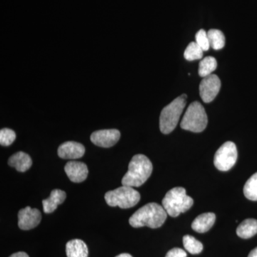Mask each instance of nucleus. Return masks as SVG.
Returning a JSON list of instances; mask_svg holds the SVG:
<instances>
[{
    "mask_svg": "<svg viewBox=\"0 0 257 257\" xmlns=\"http://www.w3.org/2000/svg\"><path fill=\"white\" fill-rule=\"evenodd\" d=\"M167 217V211L162 206L157 203H149L139 209L130 217L128 222L135 228L148 226L157 229L164 224Z\"/></svg>",
    "mask_w": 257,
    "mask_h": 257,
    "instance_id": "obj_1",
    "label": "nucleus"
},
{
    "mask_svg": "<svg viewBox=\"0 0 257 257\" xmlns=\"http://www.w3.org/2000/svg\"><path fill=\"white\" fill-rule=\"evenodd\" d=\"M153 166L148 157L144 155H135L128 164V171L122 179V185L139 187L150 178Z\"/></svg>",
    "mask_w": 257,
    "mask_h": 257,
    "instance_id": "obj_2",
    "label": "nucleus"
},
{
    "mask_svg": "<svg viewBox=\"0 0 257 257\" xmlns=\"http://www.w3.org/2000/svg\"><path fill=\"white\" fill-rule=\"evenodd\" d=\"M194 204L192 197H189L183 187H175L166 194L162 200V207L167 214L177 217L182 213L188 211Z\"/></svg>",
    "mask_w": 257,
    "mask_h": 257,
    "instance_id": "obj_3",
    "label": "nucleus"
},
{
    "mask_svg": "<svg viewBox=\"0 0 257 257\" xmlns=\"http://www.w3.org/2000/svg\"><path fill=\"white\" fill-rule=\"evenodd\" d=\"M187 94H182L163 108L160 117V128L162 133L168 135L177 127L187 104Z\"/></svg>",
    "mask_w": 257,
    "mask_h": 257,
    "instance_id": "obj_4",
    "label": "nucleus"
},
{
    "mask_svg": "<svg viewBox=\"0 0 257 257\" xmlns=\"http://www.w3.org/2000/svg\"><path fill=\"white\" fill-rule=\"evenodd\" d=\"M208 118L204 106L199 101H194L187 108L182 121L181 128L192 133H202L207 127Z\"/></svg>",
    "mask_w": 257,
    "mask_h": 257,
    "instance_id": "obj_5",
    "label": "nucleus"
},
{
    "mask_svg": "<svg viewBox=\"0 0 257 257\" xmlns=\"http://www.w3.org/2000/svg\"><path fill=\"white\" fill-rule=\"evenodd\" d=\"M140 192L134 187L122 185L119 188L109 191L104 195L106 202L110 207H119L121 209L133 207L140 202Z\"/></svg>",
    "mask_w": 257,
    "mask_h": 257,
    "instance_id": "obj_6",
    "label": "nucleus"
},
{
    "mask_svg": "<svg viewBox=\"0 0 257 257\" xmlns=\"http://www.w3.org/2000/svg\"><path fill=\"white\" fill-rule=\"evenodd\" d=\"M237 157L236 145L232 142H226L216 151L214 159V166L218 170L226 172L234 167Z\"/></svg>",
    "mask_w": 257,
    "mask_h": 257,
    "instance_id": "obj_7",
    "label": "nucleus"
},
{
    "mask_svg": "<svg viewBox=\"0 0 257 257\" xmlns=\"http://www.w3.org/2000/svg\"><path fill=\"white\" fill-rule=\"evenodd\" d=\"M221 89V81L216 74L204 77L199 85V94L204 102H211L219 94Z\"/></svg>",
    "mask_w": 257,
    "mask_h": 257,
    "instance_id": "obj_8",
    "label": "nucleus"
},
{
    "mask_svg": "<svg viewBox=\"0 0 257 257\" xmlns=\"http://www.w3.org/2000/svg\"><path fill=\"white\" fill-rule=\"evenodd\" d=\"M120 136L119 130L114 128L98 130L91 135L90 140L96 146L109 148L118 143Z\"/></svg>",
    "mask_w": 257,
    "mask_h": 257,
    "instance_id": "obj_9",
    "label": "nucleus"
},
{
    "mask_svg": "<svg viewBox=\"0 0 257 257\" xmlns=\"http://www.w3.org/2000/svg\"><path fill=\"white\" fill-rule=\"evenodd\" d=\"M42 219L40 210L27 207L19 211L18 226L23 230H30L36 227Z\"/></svg>",
    "mask_w": 257,
    "mask_h": 257,
    "instance_id": "obj_10",
    "label": "nucleus"
},
{
    "mask_svg": "<svg viewBox=\"0 0 257 257\" xmlns=\"http://www.w3.org/2000/svg\"><path fill=\"white\" fill-rule=\"evenodd\" d=\"M64 171L69 179L74 183H80L87 179L88 168L85 164L77 161L67 162L64 167Z\"/></svg>",
    "mask_w": 257,
    "mask_h": 257,
    "instance_id": "obj_11",
    "label": "nucleus"
},
{
    "mask_svg": "<svg viewBox=\"0 0 257 257\" xmlns=\"http://www.w3.org/2000/svg\"><path fill=\"white\" fill-rule=\"evenodd\" d=\"M58 156L64 160H77L84 156L85 148L82 144L66 142L59 147Z\"/></svg>",
    "mask_w": 257,
    "mask_h": 257,
    "instance_id": "obj_12",
    "label": "nucleus"
},
{
    "mask_svg": "<svg viewBox=\"0 0 257 257\" xmlns=\"http://www.w3.org/2000/svg\"><path fill=\"white\" fill-rule=\"evenodd\" d=\"M67 197V194L60 189H54L51 192L50 197L42 201L43 209L46 214L53 212L60 204H62Z\"/></svg>",
    "mask_w": 257,
    "mask_h": 257,
    "instance_id": "obj_13",
    "label": "nucleus"
},
{
    "mask_svg": "<svg viewBox=\"0 0 257 257\" xmlns=\"http://www.w3.org/2000/svg\"><path fill=\"white\" fill-rule=\"evenodd\" d=\"M215 221V214L212 212L204 213L194 219L192 224V228L198 233H205L212 227Z\"/></svg>",
    "mask_w": 257,
    "mask_h": 257,
    "instance_id": "obj_14",
    "label": "nucleus"
},
{
    "mask_svg": "<svg viewBox=\"0 0 257 257\" xmlns=\"http://www.w3.org/2000/svg\"><path fill=\"white\" fill-rule=\"evenodd\" d=\"M8 165L14 167L18 172H25L32 167L31 157L23 152H19L12 155L8 160Z\"/></svg>",
    "mask_w": 257,
    "mask_h": 257,
    "instance_id": "obj_15",
    "label": "nucleus"
},
{
    "mask_svg": "<svg viewBox=\"0 0 257 257\" xmlns=\"http://www.w3.org/2000/svg\"><path fill=\"white\" fill-rule=\"evenodd\" d=\"M67 257H88L87 244L81 239H72L66 244Z\"/></svg>",
    "mask_w": 257,
    "mask_h": 257,
    "instance_id": "obj_16",
    "label": "nucleus"
},
{
    "mask_svg": "<svg viewBox=\"0 0 257 257\" xmlns=\"http://www.w3.org/2000/svg\"><path fill=\"white\" fill-rule=\"evenodd\" d=\"M257 234V220L247 219L243 221L236 229V234L241 239H249Z\"/></svg>",
    "mask_w": 257,
    "mask_h": 257,
    "instance_id": "obj_17",
    "label": "nucleus"
},
{
    "mask_svg": "<svg viewBox=\"0 0 257 257\" xmlns=\"http://www.w3.org/2000/svg\"><path fill=\"white\" fill-rule=\"evenodd\" d=\"M216 67H217V62L214 57H211V56L205 57L199 63V76L204 78V77L211 75L212 74L211 73L216 70Z\"/></svg>",
    "mask_w": 257,
    "mask_h": 257,
    "instance_id": "obj_18",
    "label": "nucleus"
},
{
    "mask_svg": "<svg viewBox=\"0 0 257 257\" xmlns=\"http://www.w3.org/2000/svg\"><path fill=\"white\" fill-rule=\"evenodd\" d=\"M210 47L213 50H220L225 45V37L219 30H210L207 32Z\"/></svg>",
    "mask_w": 257,
    "mask_h": 257,
    "instance_id": "obj_19",
    "label": "nucleus"
},
{
    "mask_svg": "<svg viewBox=\"0 0 257 257\" xmlns=\"http://www.w3.org/2000/svg\"><path fill=\"white\" fill-rule=\"evenodd\" d=\"M243 192L246 199L257 201V172L246 181Z\"/></svg>",
    "mask_w": 257,
    "mask_h": 257,
    "instance_id": "obj_20",
    "label": "nucleus"
},
{
    "mask_svg": "<svg viewBox=\"0 0 257 257\" xmlns=\"http://www.w3.org/2000/svg\"><path fill=\"white\" fill-rule=\"evenodd\" d=\"M183 244L185 249L192 254H197L202 252L203 250L202 243L190 235L184 236Z\"/></svg>",
    "mask_w": 257,
    "mask_h": 257,
    "instance_id": "obj_21",
    "label": "nucleus"
},
{
    "mask_svg": "<svg viewBox=\"0 0 257 257\" xmlns=\"http://www.w3.org/2000/svg\"><path fill=\"white\" fill-rule=\"evenodd\" d=\"M203 51L197 42H192L189 43L188 46L184 51V57L187 61L200 60L203 57Z\"/></svg>",
    "mask_w": 257,
    "mask_h": 257,
    "instance_id": "obj_22",
    "label": "nucleus"
},
{
    "mask_svg": "<svg viewBox=\"0 0 257 257\" xmlns=\"http://www.w3.org/2000/svg\"><path fill=\"white\" fill-rule=\"evenodd\" d=\"M15 139H16V134L13 130L4 128L0 131V145L2 146H10L14 143Z\"/></svg>",
    "mask_w": 257,
    "mask_h": 257,
    "instance_id": "obj_23",
    "label": "nucleus"
},
{
    "mask_svg": "<svg viewBox=\"0 0 257 257\" xmlns=\"http://www.w3.org/2000/svg\"><path fill=\"white\" fill-rule=\"evenodd\" d=\"M196 42L199 45L203 51L209 50L210 47L209 38H208L207 32L204 30H200L196 34Z\"/></svg>",
    "mask_w": 257,
    "mask_h": 257,
    "instance_id": "obj_24",
    "label": "nucleus"
},
{
    "mask_svg": "<svg viewBox=\"0 0 257 257\" xmlns=\"http://www.w3.org/2000/svg\"><path fill=\"white\" fill-rule=\"evenodd\" d=\"M165 257H187V253L180 248H174L167 252Z\"/></svg>",
    "mask_w": 257,
    "mask_h": 257,
    "instance_id": "obj_25",
    "label": "nucleus"
},
{
    "mask_svg": "<svg viewBox=\"0 0 257 257\" xmlns=\"http://www.w3.org/2000/svg\"><path fill=\"white\" fill-rule=\"evenodd\" d=\"M10 257H30L28 253L23 252V251H20V252H17L13 253Z\"/></svg>",
    "mask_w": 257,
    "mask_h": 257,
    "instance_id": "obj_26",
    "label": "nucleus"
},
{
    "mask_svg": "<svg viewBox=\"0 0 257 257\" xmlns=\"http://www.w3.org/2000/svg\"><path fill=\"white\" fill-rule=\"evenodd\" d=\"M248 257H257V247L253 248L252 251H251Z\"/></svg>",
    "mask_w": 257,
    "mask_h": 257,
    "instance_id": "obj_27",
    "label": "nucleus"
},
{
    "mask_svg": "<svg viewBox=\"0 0 257 257\" xmlns=\"http://www.w3.org/2000/svg\"><path fill=\"white\" fill-rule=\"evenodd\" d=\"M115 257H133L132 255H130V253H121V254L118 255V256Z\"/></svg>",
    "mask_w": 257,
    "mask_h": 257,
    "instance_id": "obj_28",
    "label": "nucleus"
}]
</instances>
